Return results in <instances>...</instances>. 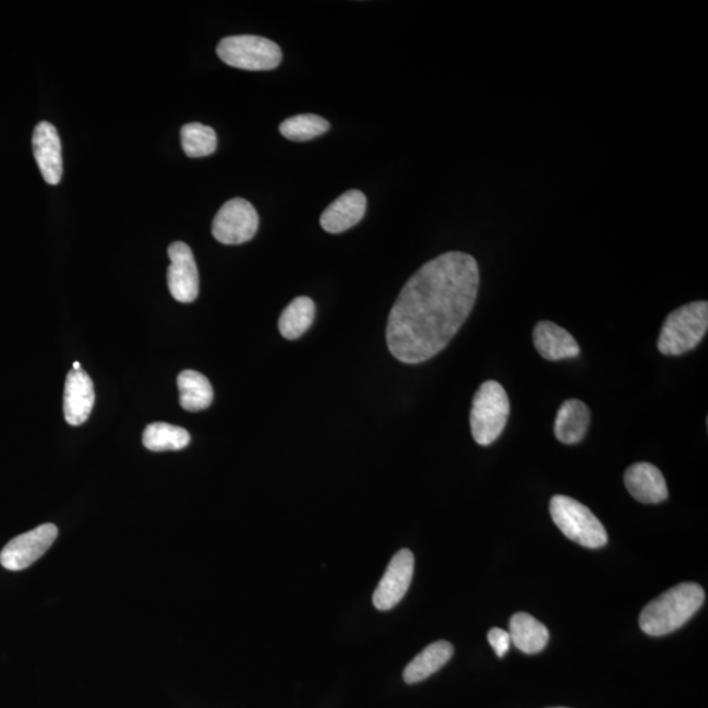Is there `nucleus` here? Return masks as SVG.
I'll use <instances>...</instances> for the list:
<instances>
[{
	"instance_id": "nucleus-9",
	"label": "nucleus",
	"mask_w": 708,
	"mask_h": 708,
	"mask_svg": "<svg viewBox=\"0 0 708 708\" xmlns=\"http://www.w3.org/2000/svg\"><path fill=\"white\" fill-rule=\"evenodd\" d=\"M415 571L412 551L403 549L388 563L385 575L373 595L374 607L381 612L392 610L403 600L411 586Z\"/></svg>"
},
{
	"instance_id": "nucleus-22",
	"label": "nucleus",
	"mask_w": 708,
	"mask_h": 708,
	"mask_svg": "<svg viewBox=\"0 0 708 708\" xmlns=\"http://www.w3.org/2000/svg\"><path fill=\"white\" fill-rule=\"evenodd\" d=\"M181 146L190 158L209 157L217 151V134L204 123H187L181 128Z\"/></svg>"
},
{
	"instance_id": "nucleus-19",
	"label": "nucleus",
	"mask_w": 708,
	"mask_h": 708,
	"mask_svg": "<svg viewBox=\"0 0 708 708\" xmlns=\"http://www.w3.org/2000/svg\"><path fill=\"white\" fill-rule=\"evenodd\" d=\"M180 405L190 412L203 411L212 405L214 393L209 380L194 370H184L178 376Z\"/></svg>"
},
{
	"instance_id": "nucleus-1",
	"label": "nucleus",
	"mask_w": 708,
	"mask_h": 708,
	"mask_svg": "<svg viewBox=\"0 0 708 708\" xmlns=\"http://www.w3.org/2000/svg\"><path fill=\"white\" fill-rule=\"evenodd\" d=\"M480 275L469 253L446 252L408 279L389 311V352L405 363H421L447 347L476 304Z\"/></svg>"
},
{
	"instance_id": "nucleus-8",
	"label": "nucleus",
	"mask_w": 708,
	"mask_h": 708,
	"mask_svg": "<svg viewBox=\"0 0 708 708\" xmlns=\"http://www.w3.org/2000/svg\"><path fill=\"white\" fill-rule=\"evenodd\" d=\"M58 537L57 526L44 524L17 536L0 552V564L9 571H23L38 561Z\"/></svg>"
},
{
	"instance_id": "nucleus-18",
	"label": "nucleus",
	"mask_w": 708,
	"mask_h": 708,
	"mask_svg": "<svg viewBox=\"0 0 708 708\" xmlns=\"http://www.w3.org/2000/svg\"><path fill=\"white\" fill-rule=\"evenodd\" d=\"M508 633L513 645L519 651L528 655L543 651L550 639L548 627L535 616L526 613H517L512 616Z\"/></svg>"
},
{
	"instance_id": "nucleus-21",
	"label": "nucleus",
	"mask_w": 708,
	"mask_h": 708,
	"mask_svg": "<svg viewBox=\"0 0 708 708\" xmlns=\"http://www.w3.org/2000/svg\"><path fill=\"white\" fill-rule=\"evenodd\" d=\"M190 443V433L184 428L166 422H154L144 432V445L152 452L181 451Z\"/></svg>"
},
{
	"instance_id": "nucleus-11",
	"label": "nucleus",
	"mask_w": 708,
	"mask_h": 708,
	"mask_svg": "<svg viewBox=\"0 0 708 708\" xmlns=\"http://www.w3.org/2000/svg\"><path fill=\"white\" fill-rule=\"evenodd\" d=\"M32 146L44 180L50 185L60 184L63 159L61 140L56 127L48 121L38 123L32 136Z\"/></svg>"
},
{
	"instance_id": "nucleus-3",
	"label": "nucleus",
	"mask_w": 708,
	"mask_h": 708,
	"mask_svg": "<svg viewBox=\"0 0 708 708\" xmlns=\"http://www.w3.org/2000/svg\"><path fill=\"white\" fill-rule=\"evenodd\" d=\"M708 328V302L685 304L668 315L658 340L661 355L682 356L704 340Z\"/></svg>"
},
{
	"instance_id": "nucleus-23",
	"label": "nucleus",
	"mask_w": 708,
	"mask_h": 708,
	"mask_svg": "<svg viewBox=\"0 0 708 708\" xmlns=\"http://www.w3.org/2000/svg\"><path fill=\"white\" fill-rule=\"evenodd\" d=\"M329 122L316 115H298L290 117L279 125V132L290 141L304 142L316 139L327 132Z\"/></svg>"
},
{
	"instance_id": "nucleus-7",
	"label": "nucleus",
	"mask_w": 708,
	"mask_h": 708,
	"mask_svg": "<svg viewBox=\"0 0 708 708\" xmlns=\"http://www.w3.org/2000/svg\"><path fill=\"white\" fill-rule=\"evenodd\" d=\"M257 229V212L244 199L227 201L214 217L212 225L213 237L227 245L250 242L256 236Z\"/></svg>"
},
{
	"instance_id": "nucleus-13",
	"label": "nucleus",
	"mask_w": 708,
	"mask_h": 708,
	"mask_svg": "<svg viewBox=\"0 0 708 708\" xmlns=\"http://www.w3.org/2000/svg\"><path fill=\"white\" fill-rule=\"evenodd\" d=\"M625 484L629 495L640 503L659 504L668 499L665 478L652 464L640 463L628 467Z\"/></svg>"
},
{
	"instance_id": "nucleus-20",
	"label": "nucleus",
	"mask_w": 708,
	"mask_h": 708,
	"mask_svg": "<svg viewBox=\"0 0 708 708\" xmlns=\"http://www.w3.org/2000/svg\"><path fill=\"white\" fill-rule=\"evenodd\" d=\"M315 303L309 297H298L283 311L278 321L279 333L288 340H297L313 324Z\"/></svg>"
},
{
	"instance_id": "nucleus-14",
	"label": "nucleus",
	"mask_w": 708,
	"mask_h": 708,
	"mask_svg": "<svg viewBox=\"0 0 708 708\" xmlns=\"http://www.w3.org/2000/svg\"><path fill=\"white\" fill-rule=\"evenodd\" d=\"M365 212V194L357 190L348 191L323 212L321 225L327 232L340 233L360 224Z\"/></svg>"
},
{
	"instance_id": "nucleus-5",
	"label": "nucleus",
	"mask_w": 708,
	"mask_h": 708,
	"mask_svg": "<svg viewBox=\"0 0 708 708\" xmlns=\"http://www.w3.org/2000/svg\"><path fill=\"white\" fill-rule=\"evenodd\" d=\"M550 515L563 535L583 548L600 549L608 543V532L600 519L573 497H552Z\"/></svg>"
},
{
	"instance_id": "nucleus-26",
	"label": "nucleus",
	"mask_w": 708,
	"mask_h": 708,
	"mask_svg": "<svg viewBox=\"0 0 708 708\" xmlns=\"http://www.w3.org/2000/svg\"><path fill=\"white\" fill-rule=\"evenodd\" d=\"M556 708H564V707H556Z\"/></svg>"
},
{
	"instance_id": "nucleus-4",
	"label": "nucleus",
	"mask_w": 708,
	"mask_h": 708,
	"mask_svg": "<svg viewBox=\"0 0 708 708\" xmlns=\"http://www.w3.org/2000/svg\"><path fill=\"white\" fill-rule=\"evenodd\" d=\"M511 413L508 394L496 381H487L473 396L470 425L476 443L489 446L502 436Z\"/></svg>"
},
{
	"instance_id": "nucleus-12",
	"label": "nucleus",
	"mask_w": 708,
	"mask_h": 708,
	"mask_svg": "<svg viewBox=\"0 0 708 708\" xmlns=\"http://www.w3.org/2000/svg\"><path fill=\"white\" fill-rule=\"evenodd\" d=\"M95 405L93 380L83 370H71L67 376L63 395L64 419L70 425H82L89 418Z\"/></svg>"
},
{
	"instance_id": "nucleus-16",
	"label": "nucleus",
	"mask_w": 708,
	"mask_h": 708,
	"mask_svg": "<svg viewBox=\"0 0 708 708\" xmlns=\"http://www.w3.org/2000/svg\"><path fill=\"white\" fill-rule=\"evenodd\" d=\"M590 412L586 403L579 399L564 401L556 413L554 432L562 444L575 445L586 437Z\"/></svg>"
},
{
	"instance_id": "nucleus-2",
	"label": "nucleus",
	"mask_w": 708,
	"mask_h": 708,
	"mask_svg": "<svg viewBox=\"0 0 708 708\" xmlns=\"http://www.w3.org/2000/svg\"><path fill=\"white\" fill-rule=\"evenodd\" d=\"M704 602L705 590L698 584H679L643 609L639 626L649 636L671 634L691 621Z\"/></svg>"
},
{
	"instance_id": "nucleus-24",
	"label": "nucleus",
	"mask_w": 708,
	"mask_h": 708,
	"mask_svg": "<svg viewBox=\"0 0 708 708\" xmlns=\"http://www.w3.org/2000/svg\"><path fill=\"white\" fill-rule=\"evenodd\" d=\"M489 641L493 651L497 655V658H504V656L508 653L512 645L509 633L499 627L490 629Z\"/></svg>"
},
{
	"instance_id": "nucleus-10",
	"label": "nucleus",
	"mask_w": 708,
	"mask_h": 708,
	"mask_svg": "<svg viewBox=\"0 0 708 708\" xmlns=\"http://www.w3.org/2000/svg\"><path fill=\"white\" fill-rule=\"evenodd\" d=\"M171 265L167 271V284L175 300L183 303L196 301L200 290V277L191 247L175 242L168 247Z\"/></svg>"
},
{
	"instance_id": "nucleus-25",
	"label": "nucleus",
	"mask_w": 708,
	"mask_h": 708,
	"mask_svg": "<svg viewBox=\"0 0 708 708\" xmlns=\"http://www.w3.org/2000/svg\"><path fill=\"white\" fill-rule=\"evenodd\" d=\"M73 370H81V363L80 362H74Z\"/></svg>"
},
{
	"instance_id": "nucleus-17",
	"label": "nucleus",
	"mask_w": 708,
	"mask_h": 708,
	"mask_svg": "<svg viewBox=\"0 0 708 708\" xmlns=\"http://www.w3.org/2000/svg\"><path fill=\"white\" fill-rule=\"evenodd\" d=\"M453 653L454 648L449 641H434L409 662L403 672V679L407 684H418L439 672L453 658Z\"/></svg>"
},
{
	"instance_id": "nucleus-15",
	"label": "nucleus",
	"mask_w": 708,
	"mask_h": 708,
	"mask_svg": "<svg viewBox=\"0 0 708 708\" xmlns=\"http://www.w3.org/2000/svg\"><path fill=\"white\" fill-rule=\"evenodd\" d=\"M532 339L538 353L549 361L575 359L580 355V347L575 337L567 329L549 321L537 324Z\"/></svg>"
},
{
	"instance_id": "nucleus-6",
	"label": "nucleus",
	"mask_w": 708,
	"mask_h": 708,
	"mask_svg": "<svg viewBox=\"0 0 708 708\" xmlns=\"http://www.w3.org/2000/svg\"><path fill=\"white\" fill-rule=\"evenodd\" d=\"M217 55L229 67L249 71L276 69L283 61V51L268 38L251 35L225 37Z\"/></svg>"
}]
</instances>
